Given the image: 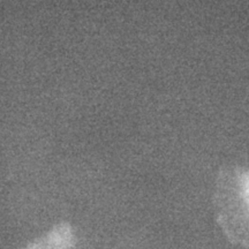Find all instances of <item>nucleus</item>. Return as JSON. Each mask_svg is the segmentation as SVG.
Masks as SVG:
<instances>
[{"label":"nucleus","mask_w":249,"mask_h":249,"mask_svg":"<svg viewBox=\"0 0 249 249\" xmlns=\"http://www.w3.org/2000/svg\"><path fill=\"white\" fill-rule=\"evenodd\" d=\"M75 244L73 227L68 223H60L23 249H74Z\"/></svg>","instance_id":"nucleus-1"}]
</instances>
